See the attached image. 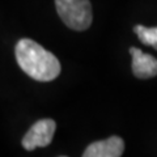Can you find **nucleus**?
<instances>
[{
	"label": "nucleus",
	"instance_id": "obj_1",
	"mask_svg": "<svg viewBox=\"0 0 157 157\" xmlns=\"http://www.w3.org/2000/svg\"><path fill=\"white\" fill-rule=\"evenodd\" d=\"M14 54L21 70L37 81H51L60 73L58 58L32 39H20Z\"/></svg>",
	"mask_w": 157,
	"mask_h": 157
},
{
	"label": "nucleus",
	"instance_id": "obj_2",
	"mask_svg": "<svg viewBox=\"0 0 157 157\" xmlns=\"http://www.w3.org/2000/svg\"><path fill=\"white\" fill-rule=\"evenodd\" d=\"M59 17L73 30H85L92 24V6L89 0H55Z\"/></svg>",
	"mask_w": 157,
	"mask_h": 157
},
{
	"label": "nucleus",
	"instance_id": "obj_3",
	"mask_svg": "<svg viewBox=\"0 0 157 157\" xmlns=\"http://www.w3.org/2000/svg\"><path fill=\"white\" fill-rule=\"evenodd\" d=\"M56 130V123L52 119L37 121L22 137V147L26 151H33L38 147L50 145Z\"/></svg>",
	"mask_w": 157,
	"mask_h": 157
},
{
	"label": "nucleus",
	"instance_id": "obj_4",
	"mask_svg": "<svg viewBox=\"0 0 157 157\" xmlns=\"http://www.w3.org/2000/svg\"><path fill=\"white\" fill-rule=\"evenodd\" d=\"M123 151V140L118 136H110L109 139L92 143L85 149L82 157H121Z\"/></svg>",
	"mask_w": 157,
	"mask_h": 157
},
{
	"label": "nucleus",
	"instance_id": "obj_5",
	"mask_svg": "<svg viewBox=\"0 0 157 157\" xmlns=\"http://www.w3.org/2000/svg\"><path fill=\"white\" fill-rule=\"evenodd\" d=\"M132 72L137 78H151L157 75V59L136 47H131Z\"/></svg>",
	"mask_w": 157,
	"mask_h": 157
},
{
	"label": "nucleus",
	"instance_id": "obj_6",
	"mask_svg": "<svg viewBox=\"0 0 157 157\" xmlns=\"http://www.w3.org/2000/svg\"><path fill=\"white\" fill-rule=\"evenodd\" d=\"M134 30L141 43L147 46H152L157 50V28H145L141 25H136Z\"/></svg>",
	"mask_w": 157,
	"mask_h": 157
},
{
	"label": "nucleus",
	"instance_id": "obj_7",
	"mask_svg": "<svg viewBox=\"0 0 157 157\" xmlns=\"http://www.w3.org/2000/svg\"><path fill=\"white\" fill-rule=\"evenodd\" d=\"M62 157H66V156H62Z\"/></svg>",
	"mask_w": 157,
	"mask_h": 157
}]
</instances>
